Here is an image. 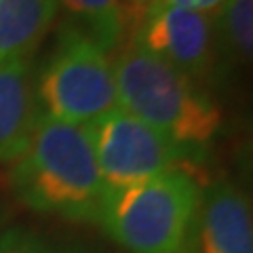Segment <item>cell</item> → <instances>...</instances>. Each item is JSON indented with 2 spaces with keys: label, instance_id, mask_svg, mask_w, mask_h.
<instances>
[{
  "label": "cell",
  "instance_id": "6da1fadb",
  "mask_svg": "<svg viewBox=\"0 0 253 253\" xmlns=\"http://www.w3.org/2000/svg\"><path fill=\"white\" fill-rule=\"evenodd\" d=\"M11 169V186L30 209L68 219H97L106 196L91 135L83 125L42 116Z\"/></svg>",
  "mask_w": 253,
  "mask_h": 253
},
{
  "label": "cell",
  "instance_id": "7a4b0ae2",
  "mask_svg": "<svg viewBox=\"0 0 253 253\" xmlns=\"http://www.w3.org/2000/svg\"><path fill=\"white\" fill-rule=\"evenodd\" d=\"M201 205L196 177L173 167L139 184L106 190L97 221L131 253H186Z\"/></svg>",
  "mask_w": 253,
  "mask_h": 253
},
{
  "label": "cell",
  "instance_id": "3957f363",
  "mask_svg": "<svg viewBox=\"0 0 253 253\" xmlns=\"http://www.w3.org/2000/svg\"><path fill=\"white\" fill-rule=\"evenodd\" d=\"M118 108L184 146H203L219 131L221 112L194 81L135 42L112 63Z\"/></svg>",
  "mask_w": 253,
  "mask_h": 253
},
{
  "label": "cell",
  "instance_id": "277c9868",
  "mask_svg": "<svg viewBox=\"0 0 253 253\" xmlns=\"http://www.w3.org/2000/svg\"><path fill=\"white\" fill-rule=\"evenodd\" d=\"M42 116L70 125H91L118 108L112 63L99 44L74 23H63L36 74Z\"/></svg>",
  "mask_w": 253,
  "mask_h": 253
},
{
  "label": "cell",
  "instance_id": "5b68a950",
  "mask_svg": "<svg viewBox=\"0 0 253 253\" xmlns=\"http://www.w3.org/2000/svg\"><path fill=\"white\" fill-rule=\"evenodd\" d=\"M106 190L139 184L158 173L181 167L196 148L171 139L167 133L139 121L123 108L86 125Z\"/></svg>",
  "mask_w": 253,
  "mask_h": 253
},
{
  "label": "cell",
  "instance_id": "8992f818",
  "mask_svg": "<svg viewBox=\"0 0 253 253\" xmlns=\"http://www.w3.org/2000/svg\"><path fill=\"white\" fill-rule=\"evenodd\" d=\"M133 42L190 81L207 78L217 63V23L207 13L179 11L158 0L141 4Z\"/></svg>",
  "mask_w": 253,
  "mask_h": 253
},
{
  "label": "cell",
  "instance_id": "52a82bcc",
  "mask_svg": "<svg viewBox=\"0 0 253 253\" xmlns=\"http://www.w3.org/2000/svg\"><path fill=\"white\" fill-rule=\"evenodd\" d=\"M38 118L36 72L30 55L0 61V165L21 156Z\"/></svg>",
  "mask_w": 253,
  "mask_h": 253
},
{
  "label": "cell",
  "instance_id": "ba28073f",
  "mask_svg": "<svg viewBox=\"0 0 253 253\" xmlns=\"http://www.w3.org/2000/svg\"><path fill=\"white\" fill-rule=\"evenodd\" d=\"M201 253H253L247 199L232 184H217L201 205Z\"/></svg>",
  "mask_w": 253,
  "mask_h": 253
},
{
  "label": "cell",
  "instance_id": "9c48e42d",
  "mask_svg": "<svg viewBox=\"0 0 253 253\" xmlns=\"http://www.w3.org/2000/svg\"><path fill=\"white\" fill-rule=\"evenodd\" d=\"M57 0H0V61L28 57L57 17Z\"/></svg>",
  "mask_w": 253,
  "mask_h": 253
},
{
  "label": "cell",
  "instance_id": "30bf717a",
  "mask_svg": "<svg viewBox=\"0 0 253 253\" xmlns=\"http://www.w3.org/2000/svg\"><path fill=\"white\" fill-rule=\"evenodd\" d=\"M74 26L99 44L104 53L116 49L125 36V13L121 0H57Z\"/></svg>",
  "mask_w": 253,
  "mask_h": 253
},
{
  "label": "cell",
  "instance_id": "8fae6325",
  "mask_svg": "<svg viewBox=\"0 0 253 253\" xmlns=\"http://www.w3.org/2000/svg\"><path fill=\"white\" fill-rule=\"evenodd\" d=\"M217 32L232 55L249 61L253 51V0H226Z\"/></svg>",
  "mask_w": 253,
  "mask_h": 253
},
{
  "label": "cell",
  "instance_id": "7c38bea8",
  "mask_svg": "<svg viewBox=\"0 0 253 253\" xmlns=\"http://www.w3.org/2000/svg\"><path fill=\"white\" fill-rule=\"evenodd\" d=\"M0 253H74L46 243L26 230H9L0 236Z\"/></svg>",
  "mask_w": 253,
  "mask_h": 253
},
{
  "label": "cell",
  "instance_id": "4fadbf2b",
  "mask_svg": "<svg viewBox=\"0 0 253 253\" xmlns=\"http://www.w3.org/2000/svg\"><path fill=\"white\" fill-rule=\"evenodd\" d=\"M165 6L171 9H179V11H192V13H207L215 6L224 4L226 0H158Z\"/></svg>",
  "mask_w": 253,
  "mask_h": 253
}]
</instances>
